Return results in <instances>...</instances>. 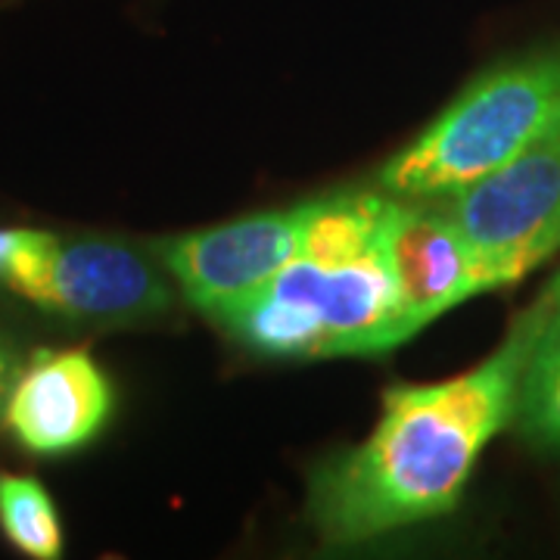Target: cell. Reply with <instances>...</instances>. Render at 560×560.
Returning <instances> with one entry per match:
<instances>
[{"mask_svg":"<svg viewBox=\"0 0 560 560\" xmlns=\"http://www.w3.org/2000/svg\"><path fill=\"white\" fill-rule=\"evenodd\" d=\"M22 368L20 342L13 340V334L7 327H0V427H3V411H7V399L10 389L16 383V374Z\"/></svg>","mask_w":560,"mask_h":560,"instance_id":"obj_11","label":"cell"},{"mask_svg":"<svg viewBox=\"0 0 560 560\" xmlns=\"http://www.w3.org/2000/svg\"><path fill=\"white\" fill-rule=\"evenodd\" d=\"M116 411V389L88 349H38L22 361L3 430L22 452L60 458L101 436Z\"/></svg>","mask_w":560,"mask_h":560,"instance_id":"obj_8","label":"cell"},{"mask_svg":"<svg viewBox=\"0 0 560 560\" xmlns=\"http://www.w3.org/2000/svg\"><path fill=\"white\" fill-rule=\"evenodd\" d=\"M0 533L25 558L57 560L66 548L60 511L47 486L25 474H0Z\"/></svg>","mask_w":560,"mask_h":560,"instance_id":"obj_10","label":"cell"},{"mask_svg":"<svg viewBox=\"0 0 560 560\" xmlns=\"http://www.w3.org/2000/svg\"><path fill=\"white\" fill-rule=\"evenodd\" d=\"M308 202L268 209L215 228L162 237L153 253L178 293L212 318L224 305L249 296L302 249Z\"/></svg>","mask_w":560,"mask_h":560,"instance_id":"obj_6","label":"cell"},{"mask_svg":"<svg viewBox=\"0 0 560 560\" xmlns=\"http://www.w3.org/2000/svg\"><path fill=\"white\" fill-rule=\"evenodd\" d=\"M541 318L521 377L514 427L529 448L560 452V271L541 287Z\"/></svg>","mask_w":560,"mask_h":560,"instance_id":"obj_9","label":"cell"},{"mask_svg":"<svg viewBox=\"0 0 560 560\" xmlns=\"http://www.w3.org/2000/svg\"><path fill=\"white\" fill-rule=\"evenodd\" d=\"M442 202L499 290L526 278L560 253V128Z\"/></svg>","mask_w":560,"mask_h":560,"instance_id":"obj_5","label":"cell"},{"mask_svg":"<svg viewBox=\"0 0 560 560\" xmlns=\"http://www.w3.org/2000/svg\"><path fill=\"white\" fill-rule=\"evenodd\" d=\"M393 194L340 190L308 200L302 249L212 324L261 359L386 355L415 334L383 253Z\"/></svg>","mask_w":560,"mask_h":560,"instance_id":"obj_2","label":"cell"},{"mask_svg":"<svg viewBox=\"0 0 560 560\" xmlns=\"http://www.w3.org/2000/svg\"><path fill=\"white\" fill-rule=\"evenodd\" d=\"M560 128V38L504 57L377 172L396 197H445Z\"/></svg>","mask_w":560,"mask_h":560,"instance_id":"obj_3","label":"cell"},{"mask_svg":"<svg viewBox=\"0 0 560 560\" xmlns=\"http://www.w3.org/2000/svg\"><path fill=\"white\" fill-rule=\"evenodd\" d=\"M383 253L415 337L460 302L499 290L442 197L393 194L383 228Z\"/></svg>","mask_w":560,"mask_h":560,"instance_id":"obj_7","label":"cell"},{"mask_svg":"<svg viewBox=\"0 0 560 560\" xmlns=\"http://www.w3.org/2000/svg\"><path fill=\"white\" fill-rule=\"evenodd\" d=\"M539 318L536 296L477 368L383 393L371 436L308 477L305 517L327 548H359L458 508L486 445L514 423Z\"/></svg>","mask_w":560,"mask_h":560,"instance_id":"obj_1","label":"cell"},{"mask_svg":"<svg viewBox=\"0 0 560 560\" xmlns=\"http://www.w3.org/2000/svg\"><path fill=\"white\" fill-rule=\"evenodd\" d=\"M156 253L113 237H62L25 228L3 287L50 318L94 330L150 327L175 312L178 287Z\"/></svg>","mask_w":560,"mask_h":560,"instance_id":"obj_4","label":"cell"},{"mask_svg":"<svg viewBox=\"0 0 560 560\" xmlns=\"http://www.w3.org/2000/svg\"><path fill=\"white\" fill-rule=\"evenodd\" d=\"M25 228H0V283H3V275H7V265L13 259L16 246H20Z\"/></svg>","mask_w":560,"mask_h":560,"instance_id":"obj_12","label":"cell"}]
</instances>
